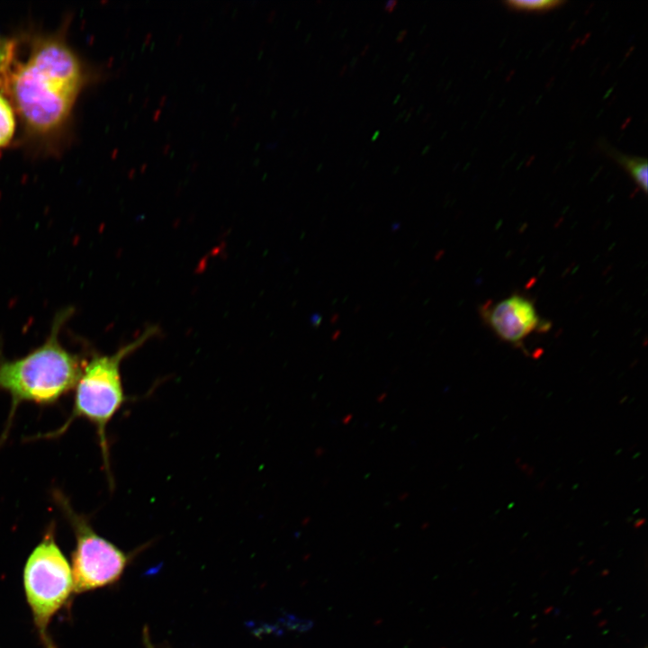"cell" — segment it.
<instances>
[{
  "mask_svg": "<svg viewBox=\"0 0 648 648\" xmlns=\"http://www.w3.org/2000/svg\"><path fill=\"white\" fill-rule=\"evenodd\" d=\"M83 80L77 57L57 38L36 40L22 61L13 53L0 74V85L22 121L38 133H50L65 122Z\"/></svg>",
  "mask_w": 648,
  "mask_h": 648,
  "instance_id": "1",
  "label": "cell"
},
{
  "mask_svg": "<svg viewBox=\"0 0 648 648\" xmlns=\"http://www.w3.org/2000/svg\"><path fill=\"white\" fill-rule=\"evenodd\" d=\"M72 311L60 310L45 342L26 356L10 360L0 354V391L11 397L8 422L1 440L7 436L22 402L50 406L75 389L84 360L68 351L59 340L62 327Z\"/></svg>",
  "mask_w": 648,
  "mask_h": 648,
  "instance_id": "2",
  "label": "cell"
},
{
  "mask_svg": "<svg viewBox=\"0 0 648 648\" xmlns=\"http://www.w3.org/2000/svg\"><path fill=\"white\" fill-rule=\"evenodd\" d=\"M153 333L152 328L148 329L113 354H94L89 360H84L81 374L74 389V403L68 419L57 430L36 437L56 438L64 434L76 419L87 420L95 428L104 464L111 479L107 426L130 399L124 392L121 364L124 358L141 346Z\"/></svg>",
  "mask_w": 648,
  "mask_h": 648,
  "instance_id": "3",
  "label": "cell"
},
{
  "mask_svg": "<svg viewBox=\"0 0 648 648\" xmlns=\"http://www.w3.org/2000/svg\"><path fill=\"white\" fill-rule=\"evenodd\" d=\"M23 583L39 634L46 648H54L47 628L74 586L70 566L56 544L52 526L30 554L24 567Z\"/></svg>",
  "mask_w": 648,
  "mask_h": 648,
  "instance_id": "4",
  "label": "cell"
},
{
  "mask_svg": "<svg viewBox=\"0 0 648 648\" xmlns=\"http://www.w3.org/2000/svg\"><path fill=\"white\" fill-rule=\"evenodd\" d=\"M54 498L75 534L76 546L72 553L74 591L81 593L118 581L131 554L98 535L86 517L78 514L62 493L56 491Z\"/></svg>",
  "mask_w": 648,
  "mask_h": 648,
  "instance_id": "5",
  "label": "cell"
},
{
  "mask_svg": "<svg viewBox=\"0 0 648 648\" xmlns=\"http://www.w3.org/2000/svg\"><path fill=\"white\" fill-rule=\"evenodd\" d=\"M483 318L502 340L519 345L543 324L531 301L512 295L483 309Z\"/></svg>",
  "mask_w": 648,
  "mask_h": 648,
  "instance_id": "6",
  "label": "cell"
},
{
  "mask_svg": "<svg viewBox=\"0 0 648 648\" xmlns=\"http://www.w3.org/2000/svg\"><path fill=\"white\" fill-rule=\"evenodd\" d=\"M610 158H612L618 165L631 176L635 184L644 192L647 193L648 187V163L644 158L632 157L625 155L616 149L608 148L606 149Z\"/></svg>",
  "mask_w": 648,
  "mask_h": 648,
  "instance_id": "7",
  "label": "cell"
},
{
  "mask_svg": "<svg viewBox=\"0 0 648 648\" xmlns=\"http://www.w3.org/2000/svg\"><path fill=\"white\" fill-rule=\"evenodd\" d=\"M565 3L560 0H508L503 2V4L515 11L543 13L558 8Z\"/></svg>",
  "mask_w": 648,
  "mask_h": 648,
  "instance_id": "8",
  "label": "cell"
},
{
  "mask_svg": "<svg viewBox=\"0 0 648 648\" xmlns=\"http://www.w3.org/2000/svg\"><path fill=\"white\" fill-rule=\"evenodd\" d=\"M15 120L8 100L0 94V147L6 145L13 138Z\"/></svg>",
  "mask_w": 648,
  "mask_h": 648,
  "instance_id": "9",
  "label": "cell"
},
{
  "mask_svg": "<svg viewBox=\"0 0 648 648\" xmlns=\"http://www.w3.org/2000/svg\"><path fill=\"white\" fill-rule=\"evenodd\" d=\"M14 50V43L0 39V74L10 62Z\"/></svg>",
  "mask_w": 648,
  "mask_h": 648,
  "instance_id": "10",
  "label": "cell"
},
{
  "mask_svg": "<svg viewBox=\"0 0 648 648\" xmlns=\"http://www.w3.org/2000/svg\"><path fill=\"white\" fill-rule=\"evenodd\" d=\"M397 4H398V1H397V0H389V1H387V2L385 3V4H384V10H385L386 12L391 13V12L393 11V9H394V7L397 5Z\"/></svg>",
  "mask_w": 648,
  "mask_h": 648,
  "instance_id": "11",
  "label": "cell"
},
{
  "mask_svg": "<svg viewBox=\"0 0 648 648\" xmlns=\"http://www.w3.org/2000/svg\"><path fill=\"white\" fill-rule=\"evenodd\" d=\"M406 34H407V30H406V29L401 30V31L398 33V36L396 37V40H397L398 42L402 41L403 39H404V37L406 36Z\"/></svg>",
  "mask_w": 648,
  "mask_h": 648,
  "instance_id": "12",
  "label": "cell"
},
{
  "mask_svg": "<svg viewBox=\"0 0 648 648\" xmlns=\"http://www.w3.org/2000/svg\"><path fill=\"white\" fill-rule=\"evenodd\" d=\"M379 135H380V131L379 130L375 131V133L372 137V140H375Z\"/></svg>",
  "mask_w": 648,
  "mask_h": 648,
  "instance_id": "13",
  "label": "cell"
},
{
  "mask_svg": "<svg viewBox=\"0 0 648 648\" xmlns=\"http://www.w3.org/2000/svg\"><path fill=\"white\" fill-rule=\"evenodd\" d=\"M356 61H357V57L353 58V59L351 60V63H350L352 68L355 67V64L356 63Z\"/></svg>",
  "mask_w": 648,
  "mask_h": 648,
  "instance_id": "14",
  "label": "cell"
},
{
  "mask_svg": "<svg viewBox=\"0 0 648 648\" xmlns=\"http://www.w3.org/2000/svg\"><path fill=\"white\" fill-rule=\"evenodd\" d=\"M404 113H405V111H403L402 112H400V113L399 114L398 118L396 119V121H399L400 119H401V118L404 116Z\"/></svg>",
  "mask_w": 648,
  "mask_h": 648,
  "instance_id": "15",
  "label": "cell"
},
{
  "mask_svg": "<svg viewBox=\"0 0 648 648\" xmlns=\"http://www.w3.org/2000/svg\"><path fill=\"white\" fill-rule=\"evenodd\" d=\"M412 110H413V108L411 109V111ZM411 111L407 114V117L405 118V122H408L410 116L411 115Z\"/></svg>",
  "mask_w": 648,
  "mask_h": 648,
  "instance_id": "16",
  "label": "cell"
},
{
  "mask_svg": "<svg viewBox=\"0 0 648 648\" xmlns=\"http://www.w3.org/2000/svg\"><path fill=\"white\" fill-rule=\"evenodd\" d=\"M368 48H369V46H368V45H366V46H365V48L364 49V51H363L362 55H364V52L366 51V50H368Z\"/></svg>",
  "mask_w": 648,
  "mask_h": 648,
  "instance_id": "17",
  "label": "cell"
},
{
  "mask_svg": "<svg viewBox=\"0 0 648 648\" xmlns=\"http://www.w3.org/2000/svg\"><path fill=\"white\" fill-rule=\"evenodd\" d=\"M400 97V94H398V96L394 100V103H397Z\"/></svg>",
  "mask_w": 648,
  "mask_h": 648,
  "instance_id": "18",
  "label": "cell"
},
{
  "mask_svg": "<svg viewBox=\"0 0 648 648\" xmlns=\"http://www.w3.org/2000/svg\"><path fill=\"white\" fill-rule=\"evenodd\" d=\"M422 109H423V106H420L419 110H418V112H417V113H419Z\"/></svg>",
  "mask_w": 648,
  "mask_h": 648,
  "instance_id": "19",
  "label": "cell"
},
{
  "mask_svg": "<svg viewBox=\"0 0 648 648\" xmlns=\"http://www.w3.org/2000/svg\"><path fill=\"white\" fill-rule=\"evenodd\" d=\"M148 648H152V647L149 645Z\"/></svg>",
  "mask_w": 648,
  "mask_h": 648,
  "instance_id": "20",
  "label": "cell"
}]
</instances>
